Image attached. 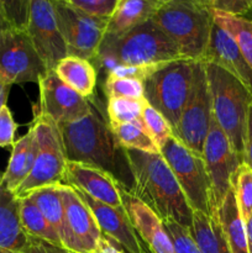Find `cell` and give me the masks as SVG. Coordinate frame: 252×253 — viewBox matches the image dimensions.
<instances>
[{
  "label": "cell",
  "instance_id": "6da1fadb",
  "mask_svg": "<svg viewBox=\"0 0 252 253\" xmlns=\"http://www.w3.org/2000/svg\"><path fill=\"white\" fill-rule=\"evenodd\" d=\"M90 100L88 115L58 125L67 161L99 168L131 193L133 174L125 148L119 143L110 123H106L95 100L93 98Z\"/></svg>",
  "mask_w": 252,
  "mask_h": 253
},
{
  "label": "cell",
  "instance_id": "7a4b0ae2",
  "mask_svg": "<svg viewBox=\"0 0 252 253\" xmlns=\"http://www.w3.org/2000/svg\"><path fill=\"white\" fill-rule=\"evenodd\" d=\"M133 174L132 194L162 221L172 220L192 229L193 209L161 153L125 150Z\"/></svg>",
  "mask_w": 252,
  "mask_h": 253
},
{
  "label": "cell",
  "instance_id": "3957f363",
  "mask_svg": "<svg viewBox=\"0 0 252 253\" xmlns=\"http://www.w3.org/2000/svg\"><path fill=\"white\" fill-rule=\"evenodd\" d=\"M184 59L174 42L152 21L120 35H104L94 61L108 73L116 66H152Z\"/></svg>",
  "mask_w": 252,
  "mask_h": 253
},
{
  "label": "cell",
  "instance_id": "277c9868",
  "mask_svg": "<svg viewBox=\"0 0 252 253\" xmlns=\"http://www.w3.org/2000/svg\"><path fill=\"white\" fill-rule=\"evenodd\" d=\"M151 20L174 42L183 58L203 61L214 24L209 0L162 2Z\"/></svg>",
  "mask_w": 252,
  "mask_h": 253
},
{
  "label": "cell",
  "instance_id": "5b68a950",
  "mask_svg": "<svg viewBox=\"0 0 252 253\" xmlns=\"http://www.w3.org/2000/svg\"><path fill=\"white\" fill-rule=\"evenodd\" d=\"M203 63L211 96L212 116L227 136L235 152L244 160L247 116L252 94L224 68L211 62Z\"/></svg>",
  "mask_w": 252,
  "mask_h": 253
},
{
  "label": "cell",
  "instance_id": "8992f818",
  "mask_svg": "<svg viewBox=\"0 0 252 253\" xmlns=\"http://www.w3.org/2000/svg\"><path fill=\"white\" fill-rule=\"evenodd\" d=\"M161 155L169 166L193 211L216 217L211 182L203 156L188 148L174 136L161 147Z\"/></svg>",
  "mask_w": 252,
  "mask_h": 253
},
{
  "label": "cell",
  "instance_id": "52a82bcc",
  "mask_svg": "<svg viewBox=\"0 0 252 253\" xmlns=\"http://www.w3.org/2000/svg\"><path fill=\"white\" fill-rule=\"evenodd\" d=\"M193 69L194 61L190 59L166 62L142 82L143 99L165 116L172 130L178 125L189 96Z\"/></svg>",
  "mask_w": 252,
  "mask_h": 253
},
{
  "label": "cell",
  "instance_id": "ba28073f",
  "mask_svg": "<svg viewBox=\"0 0 252 253\" xmlns=\"http://www.w3.org/2000/svg\"><path fill=\"white\" fill-rule=\"evenodd\" d=\"M37 138V155L34 167L14 192L17 198H25L40 188L63 183L66 170V153L59 126L49 116L35 111L34 123Z\"/></svg>",
  "mask_w": 252,
  "mask_h": 253
},
{
  "label": "cell",
  "instance_id": "9c48e42d",
  "mask_svg": "<svg viewBox=\"0 0 252 253\" xmlns=\"http://www.w3.org/2000/svg\"><path fill=\"white\" fill-rule=\"evenodd\" d=\"M68 56L94 61L106 32L108 20L93 16L66 1H51Z\"/></svg>",
  "mask_w": 252,
  "mask_h": 253
},
{
  "label": "cell",
  "instance_id": "30bf717a",
  "mask_svg": "<svg viewBox=\"0 0 252 253\" xmlns=\"http://www.w3.org/2000/svg\"><path fill=\"white\" fill-rule=\"evenodd\" d=\"M211 120V96L207 72L202 61L194 62L193 79L188 100L180 114L173 136L198 155H203Z\"/></svg>",
  "mask_w": 252,
  "mask_h": 253
},
{
  "label": "cell",
  "instance_id": "8fae6325",
  "mask_svg": "<svg viewBox=\"0 0 252 253\" xmlns=\"http://www.w3.org/2000/svg\"><path fill=\"white\" fill-rule=\"evenodd\" d=\"M48 72L26 30L0 32V79L5 83H39Z\"/></svg>",
  "mask_w": 252,
  "mask_h": 253
},
{
  "label": "cell",
  "instance_id": "7c38bea8",
  "mask_svg": "<svg viewBox=\"0 0 252 253\" xmlns=\"http://www.w3.org/2000/svg\"><path fill=\"white\" fill-rule=\"evenodd\" d=\"M64 210L63 247L72 253H94L103 234L88 205L74 188L61 183Z\"/></svg>",
  "mask_w": 252,
  "mask_h": 253
},
{
  "label": "cell",
  "instance_id": "4fadbf2b",
  "mask_svg": "<svg viewBox=\"0 0 252 253\" xmlns=\"http://www.w3.org/2000/svg\"><path fill=\"white\" fill-rule=\"evenodd\" d=\"M203 158L211 182L216 209L231 189V177L244 160L231 147L229 138L216 123L211 113L209 132L203 147Z\"/></svg>",
  "mask_w": 252,
  "mask_h": 253
},
{
  "label": "cell",
  "instance_id": "5bb4252c",
  "mask_svg": "<svg viewBox=\"0 0 252 253\" xmlns=\"http://www.w3.org/2000/svg\"><path fill=\"white\" fill-rule=\"evenodd\" d=\"M39 111L49 116L57 125L72 123L88 115L90 98H84L59 79L54 71H48L39 82Z\"/></svg>",
  "mask_w": 252,
  "mask_h": 253
},
{
  "label": "cell",
  "instance_id": "9a60e30c",
  "mask_svg": "<svg viewBox=\"0 0 252 253\" xmlns=\"http://www.w3.org/2000/svg\"><path fill=\"white\" fill-rule=\"evenodd\" d=\"M26 32L48 71L68 56L51 0H31Z\"/></svg>",
  "mask_w": 252,
  "mask_h": 253
},
{
  "label": "cell",
  "instance_id": "2e32d148",
  "mask_svg": "<svg viewBox=\"0 0 252 253\" xmlns=\"http://www.w3.org/2000/svg\"><path fill=\"white\" fill-rule=\"evenodd\" d=\"M74 190L91 210L100 227L101 234L108 237L111 242L120 246L121 251L124 253H148L143 249L141 242L142 240L133 229L124 207H110L93 199L76 188Z\"/></svg>",
  "mask_w": 252,
  "mask_h": 253
},
{
  "label": "cell",
  "instance_id": "e0dca14e",
  "mask_svg": "<svg viewBox=\"0 0 252 253\" xmlns=\"http://www.w3.org/2000/svg\"><path fill=\"white\" fill-rule=\"evenodd\" d=\"M123 207L133 229L143 242L147 244L151 253H175L172 240L162 220L132 193L120 187Z\"/></svg>",
  "mask_w": 252,
  "mask_h": 253
},
{
  "label": "cell",
  "instance_id": "ac0fdd59",
  "mask_svg": "<svg viewBox=\"0 0 252 253\" xmlns=\"http://www.w3.org/2000/svg\"><path fill=\"white\" fill-rule=\"evenodd\" d=\"M202 62H211L224 68L252 94V68L247 63L236 40L215 20Z\"/></svg>",
  "mask_w": 252,
  "mask_h": 253
},
{
  "label": "cell",
  "instance_id": "d6986e66",
  "mask_svg": "<svg viewBox=\"0 0 252 253\" xmlns=\"http://www.w3.org/2000/svg\"><path fill=\"white\" fill-rule=\"evenodd\" d=\"M63 184L76 188L93 199L110 207H123L120 185L110 174L99 168L67 161Z\"/></svg>",
  "mask_w": 252,
  "mask_h": 253
},
{
  "label": "cell",
  "instance_id": "ffe728a7",
  "mask_svg": "<svg viewBox=\"0 0 252 253\" xmlns=\"http://www.w3.org/2000/svg\"><path fill=\"white\" fill-rule=\"evenodd\" d=\"M27 242L20 221L19 198L0 184V250L20 253Z\"/></svg>",
  "mask_w": 252,
  "mask_h": 253
},
{
  "label": "cell",
  "instance_id": "44dd1931",
  "mask_svg": "<svg viewBox=\"0 0 252 253\" xmlns=\"http://www.w3.org/2000/svg\"><path fill=\"white\" fill-rule=\"evenodd\" d=\"M37 138L34 126L22 137L15 141L6 170L1 175V185L14 193L27 178L37 155Z\"/></svg>",
  "mask_w": 252,
  "mask_h": 253
},
{
  "label": "cell",
  "instance_id": "7402d4cb",
  "mask_svg": "<svg viewBox=\"0 0 252 253\" xmlns=\"http://www.w3.org/2000/svg\"><path fill=\"white\" fill-rule=\"evenodd\" d=\"M162 5L161 0H119L108 20L105 34L120 35L148 21Z\"/></svg>",
  "mask_w": 252,
  "mask_h": 253
},
{
  "label": "cell",
  "instance_id": "603a6c76",
  "mask_svg": "<svg viewBox=\"0 0 252 253\" xmlns=\"http://www.w3.org/2000/svg\"><path fill=\"white\" fill-rule=\"evenodd\" d=\"M216 217L231 253H250L246 225L240 214L232 189L227 192L224 202L217 208Z\"/></svg>",
  "mask_w": 252,
  "mask_h": 253
},
{
  "label": "cell",
  "instance_id": "cb8c5ba5",
  "mask_svg": "<svg viewBox=\"0 0 252 253\" xmlns=\"http://www.w3.org/2000/svg\"><path fill=\"white\" fill-rule=\"evenodd\" d=\"M53 71L69 88L84 98H91L95 90L98 73L90 61L81 57L67 56L59 61Z\"/></svg>",
  "mask_w": 252,
  "mask_h": 253
},
{
  "label": "cell",
  "instance_id": "d4e9b609",
  "mask_svg": "<svg viewBox=\"0 0 252 253\" xmlns=\"http://www.w3.org/2000/svg\"><path fill=\"white\" fill-rule=\"evenodd\" d=\"M190 231L202 253H231L217 217L194 211Z\"/></svg>",
  "mask_w": 252,
  "mask_h": 253
},
{
  "label": "cell",
  "instance_id": "484cf974",
  "mask_svg": "<svg viewBox=\"0 0 252 253\" xmlns=\"http://www.w3.org/2000/svg\"><path fill=\"white\" fill-rule=\"evenodd\" d=\"M19 212L21 226L27 236L63 247L56 230L29 197L19 198Z\"/></svg>",
  "mask_w": 252,
  "mask_h": 253
},
{
  "label": "cell",
  "instance_id": "4316f807",
  "mask_svg": "<svg viewBox=\"0 0 252 253\" xmlns=\"http://www.w3.org/2000/svg\"><path fill=\"white\" fill-rule=\"evenodd\" d=\"M27 197L36 204L47 221L53 226L61 241L64 235V210L61 197V183L35 190ZM63 245V242H62Z\"/></svg>",
  "mask_w": 252,
  "mask_h": 253
},
{
  "label": "cell",
  "instance_id": "83f0119b",
  "mask_svg": "<svg viewBox=\"0 0 252 253\" xmlns=\"http://www.w3.org/2000/svg\"><path fill=\"white\" fill-rule=\"evenodd\" d=\"M119 143L125 150L142 151L147 153H161L160 147L140 121L124 124H110Z\"/></svg>",
  "mask_w": 252,
  "mask_h": 253
},
{
  "label": "cell",
  "instance_id": "f1b7e54d",
  "mask_svg": "<svg viewBox=\"0 0 252 253\" xmlns=\"http://www.w3.org/2000/svg\"><path fill=\"white\" fill-rule=\"evenodd\" d=\"M214 20L236 40L247 63L252 68V20L246 19V17L232 16L224 12L215 11V10Z\"/></svg>",
  "mask_w": 252,
  "mask_h": 253
},
{
  "label": "cell",
  "instance_id": "f546056e",
  "mask_svg": "<svg viewBox=\"0 0 252 253\" xmlns=\"http://www.w3.org/2000/svg\"><path fill=\"white\" fill-rule=\"evenodd\" d=\"M231 189L242 219L246 222L252 215V168L241 163L231 177Z\"/></svg>",
  "mask_w": 252,
  "mask_h": 253
},
{
  "label": "cell",
  "instance_id": "4dcf8cb0",
  "mask_svg": "<svg viewBox=\"0 0 252 253\" xmlns=\"http://www.w3.org/2000/svg\"><path fill=\"white\" fill-rule=\"evenodd\" d=\"M145 99H128V98H109L106 113L109 123L124 124L141 121L143 108L146 105Z\"/></svg>",
  "mask_w": 252,
  "mask_h": 253
},
{
  "label": "cell",
  "instance_id": "1f68e13d",
  "mask_svg": "<svg viewBox=\"0 0 252 253\" xmlns=\"http://www.w3.org/2000/svg\"><path fill=\"white\" fill-rule=\"evenodd\" d=\"M141 121H142V125L145 126L147 132L152 136L155 142L158 145L160 150L165 145L166 141L173 136V130L169 123L166 120V118L160 111L153 109L148 104H146L145 108H143Z\"/></svg>",
  "mask_w": 252,
  "mask_h": 253
},
{
  "label": "cell",
  "instance_id": "d6a6232c",
  "mask_svg": "<svg viewBox=\"0 0 252 253\" xmlns=\"http://www.w3.org/2000/svg\"><path fill=\"white\" fill-rule=\"evenodd\" d=\"M104 91L109 98L143 99L142 82L130 78H115L106 77Z\"/></svg>",
  "mask_w": 252,
  "mask_h": 253
},
{
  "label": "cell",
  "instance_id": "836d02e7",
  "mask_svg": "<svg viewBox=\"0 0 252 253\" xmlns=\"http://www.w3.org/2000/svg\"><path fill=\"white\" fill-rule=\"evenodd\" d=\"M162 222L172 240L175 253H202L190 229L172 220H165Z\"/></svg>",
  "mask_w": 252,
  "mask_h": 253
},
{
  "label": "cell",
  "instance_id": "e575fe53",
  "mask_svg": "<svg viewBox=\"0 0 252 253\" xmlns=\"http://www.w3.org/2000/svg\"><path fill=\"white\" fill-rule=\"evenodd\" d=\"M31 0H0V11L12 29L26 30Z\"/></svg>",
  "mask_w": 252,
  "mask_h": 253
},
{
  "label": "cell",
  "instance_id": "d590c367",
  "mask_svg": "<svg viewBox=\"0 0 252 253\" xmlns=\"http://www.w3.org/2000/svg\"><path fill=\"white\" fill-rule=\"evenodd\" d=\"M66 2L93 16L110 19L119 0H67Z\"/></svg>",
  "mask_w": 252,
  "mask_h": 253
},
{
  "label": "cell",
  "instance_id": "8d00e7d4",
  "mask_svg": "<svg viewBox=\"0 0 252 253\" xmlns=\"http://www.w3.org/2000/svg\"><path fill=\"white\" fill-rule=\"evenodd\" d=\"M215 11L232 16L249 17L252 14V0H209Z\"/></svg>",
  "mask_w": 252,
  "mask_h": 253
},
{
  "label": "cell",
  "instance_id": "74e56055",
  "mask_svg": "<svg viewBox=\"0 0 252 253\" xmlns=\"http://www.w3.org/2000/svg\"><path fill=\"white\" fill-rule=\"evenodd\" d=\"M161 64H152V66H116L106 73V77L130 78L143 82L146 78H148Z\"/></svg>",
  "mask_w": 252,
  "mask_h": 253
},
{
  "label": "cell",
  "instance_id": "f35d334b",
  "mask_svg": "<svg viewBox=\"0 0 252 253\" xmlns=\"http://www.w3.org/2000/svg\"><path fill=\"white\" fill-rule=\"evenodd\" d=\"M16 130L17 124L15 123L10 109L5 105L0 110V147L14 146Z\"/></svg>",
  "mask_w": 252,
  "mask_h": 253
},
{
  "label": "cell",
  "instance_id": "ab89813d",
  "mask_svg": "<svg viewBox=\"0 0 252 253\" xmlns=\"http://www.w3.org/2000/svg\"><path fill=\"white\" fill-rule=\"evenodd\" d=\"M20 253H72L64 247L57 246V245L49 244L43 240L35 239L29 236V242L26 247Z\"/></svg>",
  "mask_w": 252,
  "mask_h": 253
},
{
  "label": "cell",
  "instance_id": "60d3db41",
  "mask_svg": "<svg viewBox=\"0 0 252 253\" xmlns=\"http://www.w3.org/2000/svg\"><path fill=\"white\" fill-rule=\"evenodd\" d=\"M244 162L252 168V103L249 109V116H247L246 136H245V152Z\"/></svg>",
  "mask_w": 252,
  "mask_h": 253
},
{
  "label": "cell",
  "instance_id": "b9f144b4",
  "mask_svg": "<svg viewBox=\"0 0 252 253\" xmlns=\"http://www.w3.org/2000/svg\"><path fill=\"white\" fill-rule=\"evenodd\" d=\"M114 242H111L108 237H105L103 235L100 242L98 245V249L94 253H121V250L118 247L114 246Z\"/></svg>",
  "mask_w": 252,
  "mask_h": 253
},
{
  "label": "cell",
  "instance_id": "7bdbcfd3",
  "mask_svg": "<svg viewBox=\"0 0 252 253\" xmlns=\"http://www.w3.org/2000/svg\"><path fill=\"white\" fill-rule=\"evenodd\" d=\"M10 88H11L10 84L5 83V82H2L1 79H0V110L6 105Z\"/></svg>",
  "mask_w": 252,
  "mask_h": 253
},
{
  "label": "cell",
  "instance_id": "ee69618b",
  "mask_svg": "<svg viewBox=\"0 0 252 253\" xmlns=\"http://www.w3.org/2000/svg\"><path fill=\"white\" fill-rule=\"evenodd\" d=\"M246 225V234H247V241H249V251L252 253V215L250 219L245 222Z\"/></svg>",
  "mask_w": 252,
  "mask_h": 253
},
{
  "label": "cell",
  "instance_id": "f6af8a7d",
  "mask_svg": "<svg viewBox=\"0 0 252 253\" xmlns=\"http://www.w3.org/2000/svg\"><path fill=\"white\" fill-rule=\"evenodd\" d=\"M11 29V26H10L9 22L6 21V19L4 17V15H2V12L0 11V32L5 31V30H9Z\"/></svg>",
  "mask_w": 252,
  "mask_h": 253
},
{
  "label": "cell",
  "instance_id": "bcb514c9",
  "mask_svg": "<svg viewBox=\"0 0 252 253\" xmlns=\"http://www.w3.org/2000/svg\"><path fill=\"white\" fill-rule=\"evenodd\" d=\"M0 253H14V252H10V251H5V250H0Z\"/></svg>",
  "mask_w": 252,
  "mask_h": 253
},
{
  "label": "cell",
  "instance_id": "7dc6e473",
  "mask_svg": "<svg viewBox=\"0 0 252 253\" xmlns=\"http://www.w3.org/2000/svg\"><path fill=\"white\" fill-rule=\"evenodd\" d=\"M51 1H67V0H51Z\"/></svg>",
  "mask_w": 252,
  "mask_h": 253
},
{
  "label": "cell",
  "instance_id": "c3c4849f",
  "mask_svg": "<svg viewBox=\"0 0 252 253\" xmlns=\"http://www.w3.org/2000/svg\"><path fill=\"white\" fill-rule=\"evenodd\" d=\"M162 2H166V1H169V0H161Z\"/></svg>",
  "mask_w": 252,
  "mask_h": 253
},
{
  "label": "cell",
  "instance_id": "681fc988",
  "mask_svg": "<svg viewBox=\"0 0 252 253\" xmlns=\"http://www.w3.org/2000/svg\"><path fill=\"white\" fill-rule=\"evenodd\" d=\"M1 175L2 174H0V184H1Z\"/></svg>",
  "mask_w": 252,
  "mask_h": 253
},
{
  "label": "cell",
  "instance_id": "f907efd6",
  "mask_svg": "<svg viewBox=\"0 0 252 253\" xmlns=\"http://www.w3.org/2000/svg\"><path fill=\"white\" fill-rule=\"evenodd\" d=\"M121 253H124V252H123V251H121Z\"/></svg>",
  "mask_w": 252,
  "mask_h": 253
},
{
  "label": "cell",
  "instance_id": "816d5d0a",
  "mask_svg": "<svg viewBox=\"0 0 252 253\" xmlns=\"http://www.w3.org/2000/svg\"><path fill=\"white\" fill-rule=\"evenodd\" d=\"M250 20H252V19H250Z\"/></svg>",
  "mask_w": 252,
  "mask_h": 253
}]
</instances>
